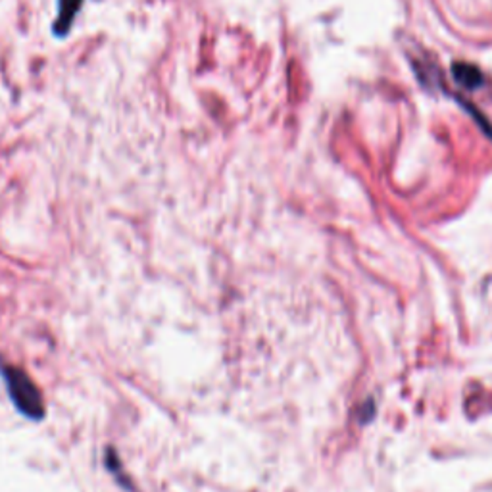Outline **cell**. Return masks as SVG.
Masks as SVG:
<instances>
[{
  "mask_svg": "<svg viewBox=\"0 0 492 492\" xmlns=\"http://www.w3.org/2000/svg\"><path fill=\"white\" fill-rule=\"evenodd\" d=\"M8 383H10L12 399H14V402L21 407V410L29 414L31 417H39L41 399L37 389L31 385V381L23 374H16L14 377H8Z\"/></svg>",
  "mask_w": 492,
  "mask_h": 492,
  "instance_id": "6da1fadb",
  "label": "cell"
},
{
  "mask_svg": "<svg viewBox=\"0 0 492 492\" xmlns=\"http://www.w3.org/2000/svg\"><path fill=\"white\" fill-rule=\"evenodd\" d=\"M452 71H454V77L458 83H462L464 87L467 89H477L483 85V76L481 71H479L475 66L472 64H465V62H456L452 66Z\"/></svg>",
  "mask_w": 492,
  "mask_h": 492,
  "instance_id": "7a4b0ae2",
  "label": "cell"
},
{
  "mask_svg": "<svg viewBox=\"0 0 492 492\" xmlns=\"http://www.w3.org/2000/svg\"><path fill=\"white\" fill-rule=\"evenodd\" d=\"M79 8H81V0H60V16L54 23V31L58 35H64L69 29Z\"/></svg>",
  "mask_w": 492,
  "mask_h": 492,
  "instance_id": "3957f363",
  "label": "cell"
}]
</instances>
